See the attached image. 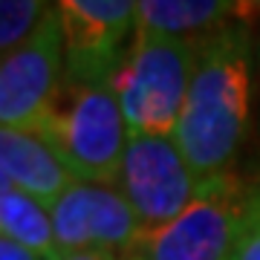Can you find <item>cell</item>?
<instances>
[{"mask_svg":"<svg viewBox=\"0 0 260 260\" xmlns=\"http://www.w3.org/2000/svg\"><path fill=\"white\" fill-rule=\"evenodd\" d=\"M0 171L6 174L12 188H18L32 200L52 208L58 197L75 182L58 153L38 133L0 127Z\"/></svg>","mask_w":260,"mask_h":260,"instance_id":"obj_9","label":"cell"},{"mask_svg":"<svg viewBox=\"0 0 260 260\" xmlns=\"http://www.w3.org/2000/svg\"><path fill=\"white\" fill-rule=\"evenodd\" d=\"M229 260H260V185H251L249 205L240 220Z\"/></svg>","mask_w":260,"mask_h":260,"instance_id":"obj_13","label":"cell"},{"mask_svg":"<svg viewBox=\"0 0 260 260\" xmlns=\"http://www.w3.org/2000/svg\"><path fill=\"white\" fill-rule=\"evenodd\" d=\"M0 234L41 260H55L61 251L47 208L18 188L0 191Z\"/></svg>","mask_w":260,"mask_h":260,"instance_id":"obj_11","label":"cell"},{"mask_svg":"<svg viewBox=\"0 0 260 260\" xmlns=\"http://www.w3.org/2000/svg\"><path fill=\"white\" fill-rule=\"evenodd\" d=\"M251 124V44L240 23L197 41L174 142L200 179L225 174Z\"/></svg>","mask_w":260,"mask_h":260,"instance_id":"obj_1","label":"cell"},{"mask_svg":"<svg viewBox=\"0 0 260 260\" xmlns=\"http://www.w3.org/2000/svg\"><path fill=\"white\" fill-rule=\"evenodd\" d=\"M203 179L177 148L174 136H130L119 171L121 197L133 208L142 232L177 220L194 203Z\"/></svg>","mask_w":260,"mask_h":260,"instance_id":"obj_5","label":"cell"},{"mask_svg":"<svg viewBox=\"0 0 260 260\" xmlns=\"http://www.w3.org/2000/svg\"><path fill=\"white\" fill-rule=\"evenodd\" d=\"M249 197L251 185L232 171L203 179L177 220L139 232L121 260H229Z\"/></svg>","mask_w":260,"mask_h":260,"instance_id":"obj_4","label":"cell"},{"mask_svg":"<svg viewBox=\"0 0 260 260\" xmlns=\"http://www.w3.org/2000/svg\"><path fill=\"white\" fill-rule=\"evenodd\" d=\"M55 260H121V254L104 249H81V251H58Z\"/></svg>","mask_w":260,"mask_h":260,"instance_id":"obj_14","label":"cell"},{"mask_svg":"<svg viewBox=\"0 0 260 260\" xmlns=\"http://www.w3.org/2000/svg\"><path fill=\"white\" fill-rule=\"evenodd\" d=\"M197 61V44L159 35H133L113 90L130 136H174Z\"/></svg>","mask_w":260,"mask_h":260,"instance_id":"obj_3","label":"cell"},{"mask_svg":"<svg viewBox=\"0 0 260 260\" xmlns=\"http://www.w3.org/2000/svg\"><path fill=\"white\" fill-rule=\"evenodd\" d=\"M52 12V0H0V55L20 47Z\"/></svg>","mask_w":260,"mask_h":260,"instance_id":"obj_12","label":"cell"},{"mask_svg":"<svg viewBox=\"0 0 260 260\" xmlns=\"http://www.w3.org/2000/svg\"><path fill=\"white\" fill-rule=\"evenodd\" d=\"M251 9H254V15L260 12V0H251Z\"/></svg>","mask_w":260,"mask_h":260,"instance_id":"obj_18","label":"cell"},{"mask_svg":"<svg viewBox=\"0 0 260 260\" xmlns=\"http://www.w3.org/2000/svg\"><path fill=\"white\" fill-rule=\"evenodd\" d=\"M52 232L61 251L104 249L121 254L139 237L142 225L127 200L110 185L75 179L52 205Z\"/></svg>","mask_w":260,"mask_h":260,"instance_id":"obj_8","label":"cell"},{"mask_svg":"<svg viewBox=\"0 0 260 260\" xmlns=\"http://www.w3.org/2000/svg\"><path fill=\"white\" fill-rule=\"evenodd\" d=\"M9 188H12V182H9V179H6V174L0 171V191H9Z\"/></svg>","mask_w":260,"mask_h":260,"instance_id":"obj_17","label":"cell"},{"mask_svg":"<svg viewBox=\"0 0 260 260\" xmlns=\"http://www.w3.org/2000/svg\"><path fill=\"white\" fill-rule=\"evenodd\" d=\"M38 136L58 153L67 171L81 182H119L121 156L130 130L119 95L110 81H70L64 78Z\"/></svg>","mask_w":260,"mask_h":260,"instance_id":"obj_2","label":"cell"},{"mask_svg":"<svg viewBox=\"0 0 260 260\" xmlns=\"http://www.w3.org/2000/svg\"><path fill=\"white\" fill-rule=\"evenodd\" d=\"M0 260H38V257L23 246H18V243H12L9 237L0 234Z\"/></svg>","mask_w":260,"mask_h":260,"instance_id":"obj_15","label":"cell"},{"mask_svg":"<svg viewBox=\"0 0 260 260\" xmlns=\"http://www.w3.org/2000/svg\"><path fill=\"white\" fill-rule=\"evenodd\" d=\"M64 32L55 9L20 47L0 55V127L38 133L64 84Z\"/></svg>","mask_w":260,"mask_h":260,"instance_id":"obj_6","label":"cell"},{"mask_svg":"<svg viewBox=\"0 0 260 260\" xmlns=\"http://www.w3.org/2000/svg\"><path fill=\"white\" fill-rule=\"evenodd\" d=\"M237 0H139L136 32L177 41H203L234 15Z\"/></svg>","mask_w":260,"mask_h":260,"instance_id":"obj_10","label":"cell"},{"mask_svg":"<svg viewBox=\"0 0 260 260\" xmlns=\"http://www.w3.org/2000/svg\"><path fill=\"white\" fill-rule=\"evenodd\" d=\"M70 81H110L124 58V41L136 26L139 0H52Z\"/></svg>","mask_w":260,"mask_h":260,"instance_id":"obj_7","label":"cell"},{"mask_svg":"<svg viewBox=\"0 0 260 260\" xmlns=\"http://www.w3.org/2000/svg\"><path fill=\"white\" fill-rule=\"evenodd\" d=\"M234 15H237V18H251V15H254V9H251V0H237Z\"/></svg>","mask_w":260,"mask_h":260,"instance_id":"obj_16","label":"cell"}]
</instances>
